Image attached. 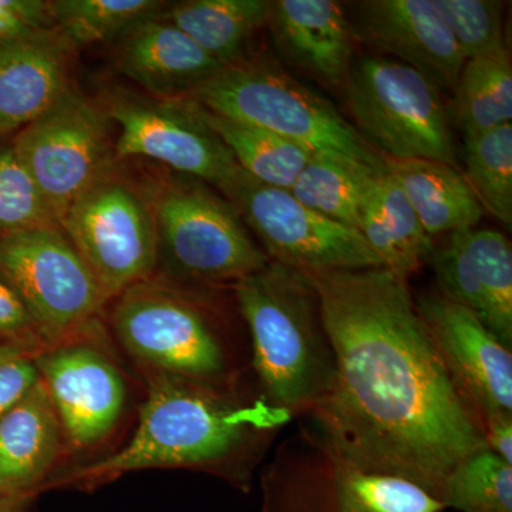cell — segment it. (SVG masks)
Returning <instances> with one entry per match:
<instances>
[{
    "label": "cell",
    "instance_id": "cell-20",
    "mask_svg": "<svg viewBox=\"0 0 512 512\" xmlns=\"http://www.w3.org/2000/svg\"><path fill=\"white\" fill-rule=\"evenodd\" d=\"M64 446L42 382L0 419V497L26 501L45 487Z\"/></svg>",
    "mask_w": 512,
    "mask_h": 512
},
{
    "label": "cell",
    "instance_id": "cell-10",
    "mask_svg": "<svg viewBox=\"0 0 512 512\" xmlns=\"http://www.w3.org/2000/svg\"><path fill=\"white\" fill-rule=\"evenodd\" d=\"M59 225L107 301L154 278L158 247L153 215L140 187L116 171L77 198Z\"/></svg>",
    "mask_w": 512,
    "mask_h": 512
},
{
    "label": "cell",
    "instance_id": "cell-22",
    "mask_svg": "<svg viewBox=\"0 0 512 512\" xmlns=\"http://www.w3.org/2000/svg\"><path fill=\"white\" fill-rule=\"evenodd\" d=\"M430 238L476 228L484 211L464 175L453 165L431 160L384 158Z\"/></svg>",
    "mask_w": 512,
    "mask_h": 512
},
{
    "label": "cell",
    "instance_id": "cell-29",
    "mask_svg": "<svg viewBox=\"0 0 512 512\" xmlns=\"http://www.w3.org/2000/svg\"><path fill=\"white\" fill-rule=\"evenodd\" d=\"M53 26L76 49L117 40L138 20L164 9L157 0H53Z\"/></svg>",
    "mask_w": 512,
    "mask_h": 512
},
{
    "label": "cell",
    "instance_id": "cell-14",
    "mask_svg": "<svg viewBox=\"0 0 512 512\" xmlns=\"http://www.w3.org/2000/svg\"><path fill=\"white\" fill-rule=\"evenodd\" d=\"M431 342L481 423L512 414V353L473 312L441 295L416 303Z\"/></svg>",
    "mask_w": 512,
    "mask_h": 512
},
{
    "label": "cell",
    "instance_id": "cell-9",
    "mask_svg": "<svg viewBox=\"0 0 512 512\" xmlns=\"http://www.w3.org/2000/svg\"><path fill=\"white\" fill-rule=\"evenodd\" d=\"M13 143L57 224L77 198L116 171L106 110L73 87L16 131Z\"/></svg>",
    "mask_w": 512,
    "mask_h": 512
},
{
    "label": "cell",
    "instance_id": "cell-3",
    "mask_svg": "<svg viewBox=\"0 0 512 512\" xmlns=\"http://www.w3.org/2000/svg\"><path fill=\"white\" fill-rule=\"evenodd\" d=\"M232 286L265 403L289 417L312 410L328 392L335 359L311 275L269 261Z\"/></svg>",
    "mask_w": 512,
    "mask_h": 512
},
{
    "label": "cell",
    "instance_id": "cell-11",
    "mask_svg": "<svg viewBox=\"0 0 512 512\" xmlns=\"http://www.w3.org/2000/svg\"><path fill=\"white\" fill-rule=\"evenodd\" d=\"M220 194L255 232L271 261L306 274L383 266L359 231L323 217L288 190L259 183L242 168Z\"/></svg>",
    "mask_w": 512,
    "mask_h": 512
},
{
    "label": "cell",
    "instance_id": "cell-37",
    "mask_svg": "<svg viewBox=\"0 0 512 512\" xmlns=\"http://www.w3.org/2000/svg\"><path fill=\"white\" fill-rule=\"evenodd\" d=\"M25 501L8 500L0 497V512H22Z\"/></svg>",
    "mask_w": 512,
    "mask_h": 512
},
{
    "label": "cell",
    "instance_id": "cell-25",
    "mask_svg": "<svg viewBox=\"0 0 512 512\" xmlns=\"http://www.w3.org/2000/svg\"><path fill=\"white\" fill-rule=\"evenodd\" d=\"M194 104L201 119L221 138L239 167L259 183L289 191L313 156L311 150L288 138Z\"/></svg>",
    "mask_w": 512,
    "mask_h": 512
},
{
    "label": "cell",
    "instance_id": "cell-17",
    "mask_svg": "<svg viewBox=\"0 0 512 512\" xmlns=\"http://www.w3.org/2000/svg\"><path fill=\"white\" fill-rule=\"evenodd\" d=\"M74 50L55 28L0 42V134L22 130L72 87Z\"/></svg>",
    "mask_w": 512,
    "mask_h": 512
},
{
    "label": "cell",
    "instance_id": "cell-8",
    "mask_svg": "<svg viewBox=\"0 0 512 512\" xmlns=\"http://www.w3.org/2000/svg\"><path fill=\"white\" fill-rule=\"evenodd\" d=\"M0 272L22 299L47 348L97 328L109 303L59 224L0 239Z\"/></svg>",
    "mask_w": 512,
    "mask_h": 512
},
{
    "label": "cell",
    "instance_id": "cell-32",
    "mask_svg": "<svg viewBox=\"0 0 512 512\" xmlns=\"http://www.w3.org/2000/svg\"><path fill=\"white\" fill-rule=\"evenodd\" d=\"M464 59L504 49L505 2L498 0H433Z\"/></svg>",
    "mask_w": 512,
    "mask_h": 512
},
{
    "label": "cell",
    "instance_id": "cell-1",
    "mask_svg": "<svg viewBox=\"0 0 512 512\" xmlns=\"http://www.w3.org/2000/svg\"><path fill=\"white\" fill-rule=\"evenodd\" d=\"M309 275L335 359L328 392L311 410L326 451L367 473L413 481L439 500L454 467L488 447L407 279L384 266Z\"/></svg>",
    "mask_w": 512,
    "mask_h": 512
},
{
    "label": "cell",
    "instance_id": "cell-24",
    "mask_svg": "<svg viewBox=\"0 0 512 512\" xmlns=\"http://www.w3.org/2000/svg\"><path fill=\"white\" fill-rule=\"evenodd\" d=\"M448 106L464 138L511 124L512 62L507 47L466 60Z\"/></svg>",
    "mask_w": 512,
    "mask_h": 512
},
{
    "label": "cell",
    "instance_id": "cell-6",
    "mask_svg": "<svg viewBox=\"0 0 512 512\" xmlns=\"http://www.w3.org/2000/svg\"><path fill=\"white\" fill-rule=\"evenodd\" d=\"M352 126L392 160H431L457 167L456 141L440 87L390 57L353 63L343 86Z\"/></svg>",
    "mask_w": 512,
    "mask_h": 512
},
{
    "label": "cell",
    "instance_id": "cell-12",
    "mask_svg": "<svg viewBox=\"0 0 512 512\" xmlns=\"http://www.w3.org/2000/svg\"><path fill=\"white\" fill-rule=\"evenodd\" d=\"M101 106L119 127L114 140L117 161L146 158L217 191L241 168L191 100H163L113 90Z\"/></svg>",
    "mask_w": 512,
    "mask_h": 512
},
{
    "label": "cell",
    "instance_id": "cell-21",
    "mask_svg": "<svg viewBox=\"0 0 512 512\" xmlns=\"http://www.w3.org/2000/svg\"><path fill=\"white\" fill-rule=\"evenodd\" d=\"M357 231L384 268L406 279L430 262L436 248L402 188L387 171L370 185Z\"/></svg>",
    "mask_w": 512,
    "mask_h": 512
},
{
    "label": "cell",
    "instance_id": "cell-34",
    "mask_svg": "<svg viewBox=\"0 0 512 512\" xmlns=\"http://www.w3.org/2000/svg\"><path fill=\"white\" fill-rule=\"evenodd\" d=\"M0 343L19 346L32 355L45 352L47 345L40 336L28 309L13 286L0 272Z\"/></svg>",
    "mask_w": 512,
    "mask_h": 512
},
{
    "label": "cell",
    "instance_id": "cell-2",
    "mask_svg": "<svg viewBox=\"0 0 512 512\" xmlns=\"http://www.w3.org/2000/svg\"><path fill=\"white\" fill-rule=\"evenodd\" d=\"M144 376L147 399L126 446L66 474L56 485L103 484L151 468H195L237 480L232 464L254 450L262 433L289 419L266 403L245 407L227 387L164 373Z\"/></svg>",
    "mask_w": 512,
    "mask_h": 512
},
{
    "label": "cell",
    "instance_id": "cell-18",
    "mask_svg": "<svg viewBox=\"0 0 512 512\" xmlns=\"http://www.w3.org/2000/svg\"><path fill=\"white\" fill-rule=\"evenodd\" d=\"M114 43L117 69L156 99H185L222 67L165 19L163 9L138 20Z\"/></svg>",
    "mask_w": 512,
    "mask_h": 512
},
{
    "label": "cell",
    "instance_id": "cell-16",
    "mask_svg": "<svg viewBox=\"0 0 512 512\" xmlns=\"http://www.w3.org/2000/svg\"><path fill=\"white\" fill-rule=\"evenodd\" d=\"M359 23L377 50L454 90L466 59L433 0H367Z\"/></svg>",
    "mask_w": 512,
    "mask_h": 512
},
{
    "label": "cell",
    "instance_id": "cell-4",
    "mask_svg": "<svg viewBox=\"0 0 512 512\" xmlns=\"http://www.w3.org/2000/svg\"><path fill=\"white\" fill-rule=\"evenodd\" d=\"M140 190L156 227L157 269L175 281L234 285L271 261L210 185L164 168Z\"/></svg>",
    "mask_w": 512,
    "mask_h": 512
},
{
    "label": "cell",
    "instance_id": "cell-7",
    "mask_svg": "<svg viewBox=\"0 0 512 512\" xmlns=\"http://www.w3.org/2000/svg\"><path fill=\"white\" fill-rule=\"evenodd\" d=\"M110 328L143 372L228 386L227 349L207 316L174 285L156 278L114 298Z\"/></svg>",
    "mask_w": 512,
    "mask_h": 512
},
{
    "label": "cell",
    "instance_id": "cell-27",
    "mask_svg": "<svg viewBox=\"0 0 512 512\" xmlns=\"http://www.w3.org/2000/svg\"><path fill=\"white\" fill-rule=\"evenodd\" d=\"M338 512H441L444 505L423 487L397 476L367 473L330 457Z\"/></svg>",
    "mask_w": 512,
    "mask_h": 512
},
{
    "label": "cell",
    "instance_id": "cell-36",
    "mask_svg": "<svg viewBox=\"0 0 512 512\" xmlns=\"http://www.w3.org/2000/svg\"><path fill=\"white\" fill-rule=\"evenodd\" d=\"M483 429L487 447L512 466V414L488 417Z\"/></svg>",
    "mask_w": 512,
    "mask_h": 512
},
{
    "label": "cell",
    "instance_id": "cell-5",
    "mask_svg": "<svg viewBox=\"0 0 512 512\" xmlns=\"http://www.w3.org/2000/svg\"><path fill=\"white\" fill-rule=\"evenodd\" d=\"M185 99L288 138L313 154H338L386 171L384 158L329 100L274 64L239 60L222 66Z\"/></svg>",
    "mask_w": 512,
    "mask_h": 512
},
{
    "label": "cell",
    "instance_id": "cell-33",
    "mask_svg": "<svg viewBox=\"0 0 512 512\" xmlns=\"http://www.w3.org/2000/svg\"><path fill=\"white\" fill-rule=\"evenodd\" d=\"M39 382L36 355L19 346L0 343V419Z\"/></svg>",
    "mask_w": 512,
    "mask_h": 512
},
{
    "label": "cell",
    "instance_id": "cell-30",
    "mask_svg": "<svg viewBox=\"0 0 512 512\" xmlns=\"http://www.w3.org/2000/svg\"><path fill=\"white\" fill-rule=\"evenodd\" d=\"M439 500L461 512H512V466L490 448L478 450L448 474Z\"/></svg>",
    "mask_w": 512,
    "mask_h": 512
},
{
    "label": "cell",
    "instance_id": "cell-28",
    "mask_svg": "<svg viewBox=\"0 0 512 512\" xmlns=\"http://www.w3.org/2000/svg\"><path fill=\"white\" fill-rule=\"evenodd\" d=\"M468 185L484 212L512 227V123L464 138Z\"/></svg>",
    "mask_w": 512,
    "mask_h": 512
},
{
    "label": "cell",
    "instance_id": "cell-26",
    "mask_svg": "<svg viewBox=\"0 0 512 512\" xmlns=\"http://www.w3.org/2000/svg\"><path fill=\"white\" fill-rule=\"evenodd\" d=\"M382 173L338 154H313L289 192L323 217L357 231L367 191Z\"/></svg>",
    "mask_w": 512,
    "mask_h": 512
},
{
    "label": "cell",
    "instance_id": "cell-31",
    "mask_svg": "<svg viewBox=\"0 0 512 512\" xmlns=\"http://www.w3.org/2000/svg\"><path fill=\"white\" fill-rule=\"evenodd\" d=\"M57 224L18 156L13 134H0V239L39 225Z\"/></svg>",
    "mask_w": 512,
    "mask_h": 512
},
{
    "label": "cell",
    "instance_id": "cell-13",
    "mask_svg": "<svg viewBox=\"0 0 512 512\" xmlns=\"http://www.w3.org/2000/svg\"><path fill=\"white\" fill-rule=\"evenodd\" d=\"M96 329L36 356L67 447L99 446L126 410L127 382L113 359L94 342Z\"/></svg>",
    "mask_w": 512,
    "mask_h": 512
},
{
    "label": "cell",
    "instance_id": "cell-35",
    "mask_svg": "<svg viewBox=\"0 0 512 512\" xmlns=\"http://www.w3.org/2000/svg\"><path fill=\"white\" fill-rule=\"evenodd\" d=\"M53 26L50 3L43 0H0V42Z\"/></svg>",
    "mask_w": 512,
    "mask_h": 512
},
{
    "label": "cell",
    "instance_id": "cell-15",
    "mask_svg": "<svg viewBox=\"0 0 512 512\" xmlns=\"http://www.w3.org/2000/svg\"><path fill=\"white\" fill-rule=\"evenodd\" d=\"M440 295L473 312L512 345V248L501 232L470 228L448 235L430 258Z\"/></svg>",
    "mask_w": 512,
    "mask_h": 512
},
{
    "label": "cell",
    "instance_id": "cell-19",
    "mask_svg": "<svg viewBox=\"0 0 512 512\" xmlns=\"http://www.w3.org/2000/svg\"><path fill=\"white\" fill-rule=\"evenodd\" d=\"M266 26L278 52L295 69L343 89L353 66L355 36L338 2L275 0Z\"/></svg>",
    "mask_w": 512,
    "mask_h": 512
},
{
    "label": "cell",
    "instance_id": "cell-23",
    "mask_svg": "<svg viewBox=\"0 0 512 512\" xmlns=\"http://www.w3.org/2000/svg\"><path fill=\"white\" fill-rule=\"evenodd\" d=\"M271 0H184L165 5L164 18L221 66L242 60L245 45L266 26Z\"/></svg>",
    "mask_w": 512,
    "mask_h": 512
}]
</instances>
